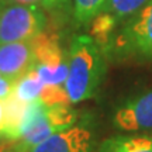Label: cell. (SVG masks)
Instances as JSON below:
<instances>
[{
    "instance_id": "obj_1",
    "label": "cell",
    "mask_w": 152,
    "mask_h": 152,
    "mask_svg": "<svg viewBox=\"0 0 152 152\" xmlns=\"http://www.w3.org/2000/svg\"><path fill=\"white\" fill-rule=\"evenodd\" d=\"M107 58L90 35L77 34L68 49V77L65 90L71 104L92 99L107 72Z\"/></svg>"
},
{
    "instance_id": "obj_2",
    "label": "cell",
    "mask_w": 152,
    "mask_h": 152,
    "mask_svg": "<svg viewBox=\"0 0 152 152\" xmlns=\"http://www.w3.org/2000/svg\"><path fill=\"white\" fill-rule=\"evenodd\" d=\"M103 52L114 62H152V0L114 31Z\"/></svg>"
},
{
    "instance_id": "obj_3",
    "label": "cell",
    "mask_w": 152,
    "mask_h": 152,
    "mask_svg": "<svg viewBox=\"0 0 152 152\" xmlns=\"http://www.w3.org/2000/svg\"><path fill=\"white\" fill-rule=\"evenodd\" d=\"M77 121V113L69 104H45L42 100L28 103L17 140L16 152H28L59 131L69 128Z\"/></svg>"
},
{
    "instance_id": "obj_4",
    "label": "cell",
    "mask_w": 152,
    "mask_h": 152,
    "mask_svg": "<svg viewBox=\"0 0 152 152\" xmlns=\"http://www.w3.org/2000/svg\"><path fill=\"white\" fill-rule=\"evenodd\" d=\"M47 26L48 17L42 7L7 4L0 13V44L34 39Z\"/></svg>"
},
{
    "instance_id": "obj_5",
    "label": "cell",
    "mask_w": 152,
    "mask_h": 152,
    "mask_svg": "<svg viewBox=\"0 0 152 152\" xmlns=\"http://www.w3.org/2000/svg\"><path fill=\"white\" fill-rule=\"evenodd\" d=\"M97 147L94 123L92 118L85 117L72 127L39 142L28 152H97Z\"/></svg>"
},
{
    "instance_id": "obj_6",
    "label": "cell",
    "mask_w": 152,
    "mask_h": 152,
    "mask_svg": "<svg viewBox=\"0 0 152 152\" xmlns=\"http://www.w3.org/2000/svg\"><path fill=\"white\" fill-rule=\"evenodd\" d=\"M111 123L120 132H152V87L124 99L114 109Z\"/></svg>"
},
{
    "instance_id": "obj_7",
    "label": "cell",
    "mask_w": 152,
    "mask_h": 152,
    "mask_svg": "<svg viewBox=\"0 0 152 152\" xmlns=\"http://www.w3.org/2000/svg\"><path fill=\"white\" fill-rule=\"evenodd\" d=\"M34 39L0 44V73L17 80L35 65Z\"/></svg>"
},
{
    "instance_id": "obj_8",
    "label": "cell",
    "mask_w": 152,
    "mask_h": 152,
    "mask_svg": "<svg viewBox=\"0 0 152 152\" xmlns=\"http://www.w3.org/2000/svg\"><path fill=\"white\" fill-rule=\"evenodd\" d=\"M97 152H152V132H123L106 138Z\"/></svg>"
},
{
    "instance_id": "obj_9",
    "label": "cell",
    "mask_w": 152,
    "mask_h": 152,
    "mask_svg": "<svg viewBox=\"0 0 152 152\" xmlns=\"http://www.w3.org/2000/svg\"><path fill=\"white\" fill-rule=\"evenodd\" d=\"M35 49V64L45 65H59L68 59V52L61 48L58 37L54 33L44 31L34 38Z\"/></svg>"
},
{
    "instance_id": "obj_10",
    "label": "cell",
    "mask_w": 152,
    "mask_h": 152,
    "mask_svg": "<svg viewBox=\"0 0 152 152\" xmlns=\"http://www.w3.org/2000/svg\"><path fill=\"white\" fill-rule=\"evenodd\" d=\"M28 103H23L21 100L10 94L4 100V127L1 131V140L16 141L18 135V130L21 125Z\"/></svg>"
},
{
    "instance_id": "obj_11",
    "label": "cell",
    "mask_w": 152,
    "mask_h": 152,
    "mask_svg": "<svg viewBox=\"0 0 152 152\" xmlns=\"http://www.w3.org/2000/svg\"><path fill=\"white\" fill-rule=\"evenodd\" d=\"M45 85L41 80L39 75L34 69V66L23 76H20L13 85V96L21 100L23 103H33L35 100H39Z\"/></svg>"
},
{
    "instance_id": "obj_12",
    "label": "cell",
    "mask_w": 152,
    "mask_h": 152,
    "mask_svg": "<svg viewBox=\"0 0 152 152\" xmlns=\"http://www.w3.org/2000/svg\"><path fill=\"white\" fill-rule=\"evenodd\" d=\"M149 0H106L99 13L111 18L117 28L141 10Z\"/></svg>"
},
{
    "instance_id": "obj_13",
    "label": "cell",
    "mask_w": 152,
    "mask_h": 152,
    "mask_svg": "<svg viewBox=\"0 0 152 152\" xmlns=\"http://www.w3.org/2000/svg\"><path fill=\"white\" fill-rule=\"evenodd\" d=\"M34 69L39 75L41 80L45 86H65L68 77V59L59 65H45V64H35Z\"/></svg>"
},
{
    "instance_id": "obj_14",
    "label": "cell",
    "mask_w": 152,
    "mask_h": 152,
    "mask_svg": "<svg viewBox=\"0 0 152 152\" xmlns=\"http://www.w3.org/2000/svg\"><path fill=\"white\" fill-rule=\"evenodd\" d=\"M106 0H73V20L77 26H89Z\"/></svg>"
},
{
    "instance_id": "obj_15",
    "label": "cell",
    "mask_w": 152,
    "mask_h": 152,
    "mask_svg": "<svg viewBox=\"0 0 152 152\" xmlns=\"http://www.w3.org/2000/svg\"><path fill=\"white\" fill-rule=\"evenodd\" d=\"M39 100L45 104H71L65 86H45Z\"/></svg>"
},
{
    "instance_id": "obj_16",
    "label": "cell",
    "mask_w": 152,
    "mask_h": 152,
    "mask_svg": "<svg viewBox=\"0 0 152 152\" xmlns=\"http://www.w3.org/2000/svg\"><path fill=\"white\" fill-rule=\"evenodd\" d=\"M13 85L14 82L6 77L3 73H0V99L1 100H6L13 93Z\"/></svg>"
},
{
    "instance_id": "obj_17",
    "label": "cell",
    "mask_w": 152,
    "mask_h": 152,
    "mask_svg": "<svg viewBox=\"0 0 152 152\" xmlns=\"http://www.w3.org/2000/svg\"><path fill=\"white\" fill-rule=\"evenodd\" d=\"M7 4H28V6H39L44 10L51 11V0H6Z\"/></svg>"
},
{
    "instance_id": "obj_18",
    "label": "cell",
    "mask_w": 152,
    "mask_h": 152,
    "mask_svg": "<svg viewBox=\"0 0 152 152\" xmlns=\"http://www.w3.org/2000/svg\"><path fill=\"white\" fill-rule=\"evenodd\" d=\"M71 4V0H51V11H65Z\"/></svg>"
},
{
    "instance_id": "obj_19",
    "label": "cell",
    "mask_w": 152,
    "mask_h": 152,
    "mask_svg": "<svg viewBox=\"0 0 152 152\" xmlns=\"http://www.w3.org/2000/svg\"><path fill=\"white\" fill-rule=\"evenodd\" d=\"M4 127V100L0 99V135Z\"/></svg>"
},
{
    "instance_id": "obj_20",
    "label": "cell",
    "mask_w": 152,
    "mask_h": 152,
    "mask_svg": "<svg viewBox=\"0 0 152 152\" xmlns=\"http://www.w3.org/2000/svg\"><path fill=\"white\" fill-rule=\"evenodd\" d=\"M6 6H7V1L6 0H0V13L3 11V9H4Z\"/></svg>"
}]
</instances>
